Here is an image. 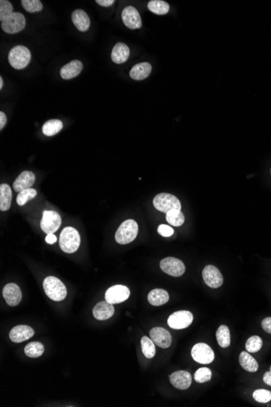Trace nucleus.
<instances>
[{"label":"nucleus","instance_id":"b1692460","mask_svg":"<svg viewBox=\"0 0 271 407\" xmlns=\"http://www.w3.org/2000/svg\"><path fill=\"white\" fill-rule=\"evenodd\" d=\"M169 301L168 292L162 289H155L149 292L148 294V302L153 306L159 307L166 304Z\"/></svg>","mask_w":271,"mask_h":407},{"label":"nucleus","instance_id":"a878e982","mask_svg":"<svg viewBox=\"0 0 271 407\" xmlns=\"http://www.w3.org/2000/svg\"><path fill=\"white\" fill-rule=\"evenodd\" d=\"M239 361L242 368L247 371L256 372V370H258L259 366L256 360H255V358L250 353H247L245 351H243L239 354Z\"/></svg>","mask_w":271,"mask_h":407},{"label":"nucleus","instance_id":"f3484780","mask_svg":"<svg viewBox=\"0 0 271 407\" xmlns=\"http://www.w3.org/2000/svg\"><path fill=\"white\" fill-rule=\"evenodd\" d=\"M170 381L174 387L181 390H185L190 387L192 376L190 373L185 370H178L170 375Z\"/></svg>","mask_w":271,"mask_h":407},{"label":"nucleus","instance_id":"9b49d317","mask_svg":"<svg viewBox=\"0 0 271 407\" xmlns=\"http://www.w3.org/2000/svg\"><path fill=\"white\" fill-rule=\"evenodd\" d=\"M130 290L125 285H114L106 292L105 298L110 304H118L125 302L129 297Z\"/></svg>","mask_w":271,"mask_h":407},{"label":"nucleus","instance_id":"ddd939ff","mask_svg":"<svg viewBox=\"0 0 271 407\" xmlns=\"http://www.w3.org/2000/svg\"><path fill=\"white\" fill-rule=\"evenodd\" d=\"M122 20L124 24L130 29H140L142 26V18L137 8L132 6H127L123 10Z\"/></svg>","mask_w":271,"mask_h":407},{"label":"nucleus","instance_id":"5701e85b","mask_svg":"<svg viewBox=\"0 0 271 407\" xmlns=\"http://www.w3.org/2000/svg\"><path fill=\"white\" fill-rule=\"evenodd\" d=\"M152 66L148 62L137 63L130 71V77L133 80H142L149 77L151 73Z\"/></svg>","mask_w":271,"mask_h":407},{"label":"nucleus","instance_id":"4c0bfd02","mask_svg":"<svg viewBox=\"0 0 271 407\" xmlns=\"http://www.w3.org/2000/svg\"><path fill=\"white\" fill-rule=\"evenodd\" d=\"M253 397L257 402L267 403L271 401V392L266 389H256L253 393Z\"/></svg>","mask_w":271,"mask_h":407},{"label":"nucleus","instance_id":"c03bdc74","mask_svg":"<svg viewBox=\"0 0 271 407\" xmlns=\"http://www.w3.org/2000/svg\"><path fill=\"white\" fill-rule=\"evenodd\" d=\"M56 236H54V234L53 233L47 234V236H46V241H47V243L48 244L55 243V242H56Z\"/></svg>","mask_w":271,"mask_h":407},{"label":"nucleus","instance_id":"37998d69","mask_svg":"<svg viewBox=\"0 0 271 407\" xmlns=\"http://www.w3.org/2000/svg\"><path fill=\"white\" fill-rule=\"evenodd\" d=\"M7 123V116L5 113L3 112H0V129H3Z\"/></svg>","mask_w":271,"mask_h":407},{"label":"nucleus","instance_id":"f704fd0d","mask_svg":"<svg viewBox=\"0 0 271 407\" xmlns=\"http://www.w3.org/2000/svg\"><path fill=\"white\" fill-rule=\"evenodd\" d=\"M21 4L25 11L30 13L40 12L43 7L42 2L39 0H22Z\"/></svg>","mask_w":271,"mask_h":407},{"label":"nucleus","instance_id":"a18cd8bd","mask_svg":"<svg viewBox=\"0 0 271 407\" xmlns=\"http://www.w3.org/2000/svg\"><path fill=\"white\" fill-rule=\"evenodd\" d=\"M3 78H0V90H2V89H3Z\"/></svg>","mask_w":271,"mask_h":407},{"label":"nucleus","instance_id":"1a4fd4ad","mask_svg":"<svg viewBox=\"0 0 271 407\" xmlns=\"http://www.w3.org/2000/svg\"><path fill=\"white\" fill-rule=\"evenodd\" d=\"M61 225V217L54 211H45L41 220V229L45 233H54Z\"/></svg>","mask_w":271,"mask_h":407},{"label":"nucleus","instance_id":"412c9836","mask_svg":"<svg viewBox=\"0 0 271 407\" xmlns=\"http://www.w3.org/2000/svg\"><path fill=\"white\" fill-rule=\"evenodd\" d=\"M72 19L74 25L79 31L86 32L90 29V19L88 15L85 11L81 9H76L72 14Z\"/></svg>","mask_w":271,"mask_h":407},{"label":"nucleus","instance_id":"58836bf2","mask_svg":"<svg viewBox=\"0 0 271 407\" xmlns=\"http://www.w3.org/2000/svg\"><path fill=\"white\" fill-rule=\"evenodd\" d=\"M158 233L164 237H168L173 235L174 229L166 224H161L158 228Z\"/></svg>","mask_w":271,"mask_h":407},{"label":"nucleus","instance_id":"c9c22d12","mask_svg":"<svg viewBox=\"0 0 271 407\" xmlns=\"http://www.w3.org/2000/svg\"><path fill=\"white\" fill-rule=\"evenodd\" d=\"M13 13V7L12 3L7 0L0 1V20L3 21Z\"/></svg>","mask_w":271,"mask_h":407},{"label":"nucleus","instance_id":"c756f323","mask_svg":"<svg viewBox=\"0 0 271 407\" xmlns=\"http://www.w3.org/2000/svg\"><path fill=\"white\" fill-rule=\"evenodd\" d=\"M44 346L40 342H30L25 347V353L30 358H38L44 353Z\"/></svg>","mask_w":271,"mask_h":407},{"label":"nucleus","instance_id":"473e14b6","mask_svg":"<svg viewBox=\"0 0 271 407\" xmlns=\"http://www.w3.org/2000/svg\"><path fill=\"white\" fill-rule=\"evenodd\" d=\"M37 193L36 190L32 189V188L22 190L18 194V197H17V202L19 206H24L28 201L34 199L37 196Z\"/></svg>","mask_w":271,"mask_h":407},{"label":"nucleus","instance_id":"2f4dec72","mask_svg":"<svg viewBox=\"0 0 271 407\" xmlns=\"http://www.w3.org/2000/svg\"><path fill=\"white\" fill-rule=\"evenodd\" d=\"M141 345H142V352L145 357L147 358H154L155 352H156L154 341H152L151 339H149L148 336H145L141 340Z\"/></svg>","mask_w":271,"mask_h":407},{"label":"nucleus","instance_id":"a211bd4d","mask_svg":"<svg viewBox=\"0 0 271 407\" xmlns=\"http://www.w3.org/2000/svg\"><path fill=\"white\" fill-rule=\"evenodd\" d=\"M35 182V175L30 171H25L18 175L13 183V189L17 192L30 189Z\"/></svg>","mask_w":271,"mask_h":407},{"label":"nucleus","instance_id":"72a5a7b5","mask_svg":"<svg viewBox=\"0 0 271 407\" xmlns=\"http://www.w3.org/2000/svg\"><path fill=\"white\" fill-rule=\"evenodd\" d=\"M262 347V340L258 336H253L248 339L245 344V348L249 353H256Z\"/></svg>","mask_w":271,"mask_h":407},{"label":"nucleus","instance_id":"6e6552de","mask_svg":"<svg viewBox=\"0 0 271 407\" xmlns=\"http://www.w3.org/2000/svg\"><path fill=\"white\" fill-rule=\"evenodd\" d=\"M193 321V314L188 310L174 312L167 319V324L171 329H183L190 326Z\"/></svg>","mask_w":271,"mask_h":407},{"label":"nucleus","instance_id":"c85d7f7f","mask_svg":"<svg viewBox=\"0 0 271 407\" xmlns=\"http://www.w3.org/2000/svg\"><path fill=\"white\" fill-rule=\"evenodd\" d=\"M217 343L222 348H227L231 344V333L226 325H221L216 331Z\"/></svg>","mask_w":271,"mask_h":407},{"label":"nucleus","instance_id":"49530a36","mask_svg":"<svg viewBox=\"0 0 271 407\" xmlns=\"http://www.w3.org/2000/svg\"></svg>","mask_w":271,"mask_h":407},{"label":"nucleus","instance_id":"9d476101","mask_svg":"<svg viewBox=\"0 0 271 407\" xmlns=\"http://www.w3.org/2000/svg\"><path fill=\"white\" fill-rule=\"evenodd\" d=\"M160 268L167 275L179 277L185 272V266L182 261L174 257H167L161 261Z\"/></svg>","mask_w":271,"mask_h":407},{"label":"nucleus","instance_id":"ea45409f","mask_svg":"<svg viewBox=\"0 0 271 407\" xmlns=\"http://www.w3.org/2000/svg\"><path fill=\"white\" fill-rule=\"evenodd\" d=\"M261 327L264 331L267 333L271 334V317H267L261 322Z\"/></svg>","mask_w":271,"mask_h":407},{"label":"nucleus","instance_id":"f03ea898","mask_svg":"<svg viewBox=\"0 0 271 407\" xmlns=\"http://www.w3.org/2000/svg\"><path fill=\"white\" fill-rule=\"evenodd\" d=\"M43 288L47 297L55 301L60 302L66 297L67 289L64 283L54 276H47L43 281Z\"/></svg>","mask_w":271,"mask_h":407},{"label":"nucleus","instance_id":"dca6fc26","mask_svg":"<svg viewBox=\"0 0 271 407\" xmlns=\"http://www.w3.org/2000/svg\"><path fill=\"white\" fill-rule=\"evenodd\" d=\"M34 334L35 331L31 327L27 325H18L11 330L9 338L13 342L20 343L31 338Z\"/></svg>","mask_w":271,"mask_h":407},{"label":"nucleus","instance_id":"7c9ffc66","mask_svg":"<svg viewBox=\"0 0 271 407\" xmlns=\"http://www.w3.org/2000/svg\"><path fill=\"white\" fill-rule=\"evenodd\" d=\"M166 221L173 226L180 227L184 223L185 218L181 210H171L166 213Z\"/></svg>","mask_w":271,"mask_h":407},{"label":"nucleus","instance_id":"f8f14e48","mask_svg":"<svg viewBox=\"0 0 271 407\" xmlns=\"http://www.w3.org/2000/svg\"><path fill=\"white\" fill-rule=\"evenodd\" d=\"M203 280L209 287L217 289L223 284V276L216 267L208 265L203 269Z\"/></svg>","mask_w":271,"mask_h":407},{"label":"nucleus","instance_id":"aec40b11","mask_svg":"<svg viewBox=\"0 0 271 407\" xmlns=\"http://www.w3.org/2000/svg\"><path fill=\"white\" fill-rule=\"evenodd\" d=\"M83 69V63L80 60H72L67 63L60 70V76L64 80H70L76 78Z\"/></svg>","mask_w":271,"mask_h":407},{"label":"nucleus","instance_id":"4be33fe9","mask_svg":"<svg viewBox=\"0 0 271 407\" xmlns=\"http://www.w3.org/2000/svg\"><path fill=\"white\" fill-rule=\"evenodd\" d=\"M130 50L128 46L123 42H118L113 47L111 52V59L113 62L118 64L125 63L129 57Z\"/></svg>","mask_w":271,"mask_h":407},{"label":"nucleus","instance_id":"bb28decb","mask_svg":"<svg viewBox=\"0 0 271 407\" xmlns=\"http://www.w3.org/2000/svg\"><path fill=\"white\" fill-rule=\"evenodd\" d=\"M148 9L154 14L165 15L167 14L170 10V5L168 2L163 1V0H151L148 2Z\"/></svg>","mask_w":271,"mask_h":407},{"label":"nucleus","instance_id":"a19ab883","mask_svg":"<svg viewBox=\"0 0 271 407\" xmlns=\"http://www.w3.org/2000/svg\"><path fill=\"white\" fill-rule=\"evenodd\" d=\"M96 2L103 7H110L115 2L114 0H97Z\"/></svg>","mask_w":271,"mask_h":407},{"label":"nucleus","instance_id":"e433bc0d","mask_svg":"<svg viewBox=\"0 0 271 407\" xmlns=\"http://www.w3.org/2000/svg\"><path fill=\"white\" fill-rule=\"evenodd\" d=\"M212 377L211 370L207 368H199L194 375V380L198 383H205L210 381Z\"/></svg>","mask_w":271,"mask_h":407},{"label":"nucleus","instance_id":"7ed1b4c3","mask_svg":"<svg viewBox=\"0 0 271 407\" xmlns=\"http://www.w3.org/2000/svg\"><path fill=\"white\" fill-rule=\"evenodd\" d=\"M138 233V224L134 219H127L120 224L115 233V241L121 245L131 243Z\"/></svg>","mask_w":271,"mask_h":407},{"label":"nucleus","instance_id":"0eeeda50","mask_svg":"<svg viewBox=\"0 0 271 407\" xmlns=\"http://www.w3.org/2000/svg\"><path fill=\"white\" fill-rule=\"evenodd\" d=\"M193 360L200 364H210L215 359V353L212 349L205 343H198L191 351Z\"/></svg>","mask_w":271,"mask_h":407},{"label":"nucleus","instance_id":"39448f33","mask_svg":"<svg viewBox=\"0 0 271 407\" xmlns=\"http://www.w3.org/2000/svg\"><path fill=\"white\" fill-rule=\"evenodd\" d=\"M154 207L159 212L167 213L171 210H181V203L180 200L167 193H161L157 194L153 200Z\"/></svg>","mask_w":271,"mask_h":407},{"label":"nucleus","instance_id":"393cba45","mask_svg":"<svg viewBox=\"0 0 271 407\" xmlns=\"http://www.w3.org/2000/svg\"><path fill=\"white\" fill-rule=\"evenodd\" d=\"M12 200L13 193L10 186L7 184H2L0 185V210L6 212L10 209Z\"/></svg>","mask_w":271,"mask_h":407},{"label":"nucleus","instance_id":"2eb2a0df","mask_svg":"<svg viewBox=\"0 0 271 407\" xmlns=\"http://www.w3.org/2000/svg\"><path fill=\"white\" fill-rule=\"evenodd\" d=\"M3 296L7 304L10 307L18 306L22 298V293L18 285L9 283L3 288Z\"/></svg>","mask_w":271,"mask_h":407},{"label":"nucleus","instance_id":"f257e3e1","mask_svg":"<svg viewBox=\"0 0 271 407\" xmlns=\"http://www.w3.org/2000/svg\"><path fill=\"white\" fill-rule=\"evenodd\" d=\"M81 245V236L78 231L72 227H66L59 236V246L65 253L76 252Z\"/></svg>","mask_w":271,"mask_h":407},{"label":"nucleus","instance_id":"cd10ccee","mask_svg":"<svg viewBox=\"0 0 271 407\" xmlns=\"http://www.w3.org/2000/svg\"><path fill=\"white\" fill-rule=\"evenodd\" d=\"M63 129V123L59 119H50L42 126V132L46 136H54Z\"/></svg>","mask_w":271,"mask_h":407},{"label":"nucleus","instance_id":"6ab92c4d","mask_svg":"<svg viewBox=\"0 0 271 407\" xmlns=\"http://www.w3.org/2000/svg\"><path fill=\"white\" fill-rule=\"evenodd\" d=\"M115 313V308L113 304H110L107 301L98 302L93 307V314L98 320H107L113 316Z\"/></svg>","mask_w":271,"mask_h":407},{"label":"nucleus","instance_id":"423d86ee","mask_svg":"<svg viewBox=\"0 0 271 407\" xmlns=\"http://www.w3.org/2000/svg\"><path fill=\"white\" fill-rule=\"evenodd\" d=\"M26 25L25 16L20 12H13L10 17L1 23V27L7 34H18L22 31Z\"/></svg>","mask_w":271,"mask_h":407},{"label":"nucleus","instance_id":"20e7f679","mask_svg":"<svg viewBox=\"0 0 271 407\" xmlns=\"http://www.w3.org/2000/svg\"><path fill=\"white\" fill-rule=\"evenodd\" d=\"M31 53L25 46H14L8 54V61L11 66L16 69H23L30 63Z\"/></svg>","mask_w":271,"mask_h":407},{"label":"nucleus","instance_id":"79ce46f5","mask_svg":"<svg viewBox=\"0 0 271 407\" xmlns=\"http://www.w3.org/2000/svg\"><path fill=\"white\" fill-rule=\"evenodd\" d=\"M263 381L266 383V385L271 386V368H270V370H269V371H266V372L264 374Z\"/></svg>","mask_w":271,"mask_h":407},{"label":"nucleus","instance_id":"4468645a","mask_svg":"<svg viewBox=\"0 0 271 407\" xmlns=\"http://www.w3.org/2000/svg\"><path fill=\"white\" fill-rule=\"evenodd\" d=\"M150 338L154 344L161 348L166 349L170 347L172 342L171 334L166 329L160 327H156L149 331Z\"/></svg>","mask_w":271,"mask_h":407}]
</instances>
